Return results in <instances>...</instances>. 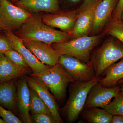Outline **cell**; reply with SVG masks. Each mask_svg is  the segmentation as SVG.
<instances>
[{
  "label": "cell",
  "mask_w": 123,
  "mask_h": 123,
  "mask_svg": "<svg viewBox=\"0 0 123 123\" xmlns=\"http://www.w3.org/2000/svg\"><path fill=\"white\" fill-rule=\"evenodd\" d=\"M103 33L111 36L123 44V22L121 20L110 21Z\"/></svg>",
  "instance_id": "7402d4cb"
},
{
  "label": "cell",
  "mask_w": 123,
  "mask_h": 123,
  "mask_svg": "<svg viewBox=\"0 0 123 123\" xmlns=\"http://www.w3.org/2000/svg\"><path fill=\"white\" fill-rule=\"evenodd\" d=\"M29 110L32 114H43L52 115L50 110L37 92L30 88Z\"/></svg>",
  "instance_id": "44dd1931"
},
{
  "label": "cell",
  "mask_w": 123,
  "mask_h": 123,
  "mask_svg": "<svg viewBox=\"0 0 123 123\" xmlns=\"http://www.w3.org/2000/svg\"><path fill=\"white\" fill-rule=\"evenodd\" d=\"M111 123H123V116H113Z\"/></svg>",
  "instance_id": "f546056e"
},
{
  "label": "cell",
  "mask_w": 123,
  "mask_h": 123,
  "mask_svg": "<svg viewBox=\"0 0 123 123\" xmlns=\"http://www.w3.org/2000/svg\"><path fill=\"white\" fill-rule=\"evenodd\" d=\"M20 28L17 35L22 39L37 40L51 45L70 39L67 32L49 26L41 18L32 15Z\"/></svg>",
  "instance_id": "6da1fadb"
},
{
  "label": "cell",
  "mask_w": 123,
  "mask_h": 123,
  "mask_svg": "<svg viewBox=\"0 0 123 123\" xmlns=\"http://www.w3.org/2000/svg\"><path fill=\"white\" fill-rule=\"evenodd\" d=\"M120 20H121V21L123 22V11H122V13H121Z\"/></svg>",
  "instance_id": "e575fe53"
},
{
  "label": "cell",
  "mask_w": 123,
  "mask_h": 123,
  "mask_svg": "<svg viewBox=\"0 0 123 123\" xmlns=\"http://www.w3.org/2000/svg\"><path fill=\"white\" fill-rule=\"evenodd\" d=\"M123 58V44L118 40H106L91 57L95 77L102 76L107 69Z\"/></svg>",
  "instance_id": "3957f363"
},
{
  "label": "cell",
  "mask_w": 123,
  "mask_h": 123,
  "mask_svg": "<svg viewBox=\"0 0 123 123\" xmlns=\"http://www.w3.org/2000/svg\"><path fill=\"white\" fill-rule=\"evenodd\" d=\"M4 31L10 40L13 49L21 55L26 63L31 69L33 72L32 75L37 76L41 75L47 71L50 68V66L44 64L40 61L24 46L22 40L21 38L11 31Z\"/></svg>",
  "instance_id": "ba28073f"
},
{
  "label": "cell",
  "mask_w": 123,
  "mask_h": 123,
  "mask_svg": "<svg viewBox=\"0 0 123 123\" xmlns=\"http://www.w3.org/2000/svg\"><path fill=\"white\" fill-rule=\"evenodd\" d=\"M104 109L112 116H123V94L120 92Z\"/></svg>",
  "instance_id": "603a6c76"
},
{
  "label": "cell",
  "mask_w": 123,
  "mask_h": 123,
  "mask_svg": "<svg viewBox=\"0 0 123 123\" xmlns=\"http://www.w3.org/2000/svg\"><path fill=\"white\" fill-rule=\"evenodd\" d=\"M30 101V89L26 77L22 78L17 84L16 105L23 123H32L29 110Z\"/></svg>",
  "instance_id": "5bb4252c"
},
{
  "label": "cell",
  "mask_w": 123,
  "mask_h": 123,
  "mask_svg": "<svg viewBox=\"0 0 123 123\" xmlns=\"http://www.w3.org/2000/svg\"><path fill=\"white\" fill-rule=\"evenodd\" d=\"M3 54L14 64L20 68L27 69L29 67L21 55L14 49L7 51Z\"/></svg>",
  "instance_id": "cb8c5ba5"
},
{
  "label": "cell",
  "mask_w": 123,
  "mask_h": 123,
  "mask_svg": "<svg viewBox=\"0 0 123 123\" xmlns=\"http://www.w3.org/2000/svg\"><path fill=\"white\" fill-rule=\"evenodd\" d=\"M31 117L32 122L36 123H57L52 115L41 113L32 114Z\"/></svg>",
  "instance_id": "484cf974"
},
{
  "label": "cell",
  "mask_w": 123,
  "mask_h": 123,
  "mask_svg": "<svg viewBox=\"0 0 123 123\" xmlns=\"http://www.w3.org/2000/svg\"><path fill=\"white\" fill-rule=\"evenodd\" d=\"M96 7L78 14L73 28L70 32L68 33L70 39L88 35L91 33Z\"/></svg>",
  "instance_id": "9a60e30c"
},
{
  "label": "cell",
  "mask_w": 123,
  "mask_h": 123,
  "mask_svg": "<svg viewBox=\"0 0 123 123\" xmlns=\"http://www.w3.org/2000/svg\"><path fill=\"white\" fill-rule=\"evenodd\" d=\"M123 83V78L120 79L118 82V85H120V84H122Z\"/></svg>",
  "instance_id": "836d02e7"
},
{
  "label": "cell",
  "mask_w": 123,
  "mask_h": 123,
  "mask_svg": "<svg viewBox=\"0 0 123 123\" xmlns=\"http://www.w3.org/2000/svg\"><path fill=\"white\" fill-rule=\"evenodd\" d=\"M123 78V58L107 69L98 82L104 87H114L117 86L118 82Z\"/></svg>",
  "instance_id": "d6986e66"
},
{
  "label": "cell",
  "mask_w": 123,
  "mask_h": 123,
  "mask_svg": "<svg viewBox=\"0 0 123 123\" xmlns=\"http://www.w3.org/2000/svg\"><path fill=\"white\" fill-rule=\"evenodd\" d=\"M79 116L89 123H111L113 116L104 108L92 107L83 109Z\"/></svg>",
  "instance_id": "ffe728a7"
},
{
  "label": "cell",
  "mask_w": 123,
  "mask_h": 123,
  "mask_svg": "<svg viewBox=\"0 0 123 123\" xmlns=\"http://www.w3.org/2000/svg\"><path fill=\"white\" fill-rule=\"evenodd\" d=\"M120 91L123 94V83L120 84Z\"/></svg>",
  "instance_id": "1f68e13d"
},
{
  "label": "cell",
  "mask_w": 123,
  "mask_h": 123,
  "mask_svg": "<svg viewBox=\"0 0 123 123\" xmlns=\"http://www.w3.org/2000/svg\"><path fill=\"white\" fill-rule=\"evenodd\" d=\"M17 86L14 79L0 83V105L11 111L15 110Z\"/></svg>",
  "instance_id": "ac0fdd59"
},
{
  "label": "cell",
  "mask_w": 123,
  "mask_h": 123,
  "mask_svg": "<svg viewBox=\"0 0 123 123\" xmlns=\"http://www.w3.org/2000/svg\"><path fill=\"white\" fill-rule=\"evenodd\" d=\"M102 0H84L83 3L76 10L78 14H79L87 10L96 7Z\"/></svg>",
  "instance_id": "83f0119b"
},
{
  "label": "cell",
  "mask_w": 123,
  "mask_h": 123,
  "mask_svg": "<svg viewBox=\"0 0 123 123\" xmlns=\"http://www.w3.org/2000/svg\"><path fill=\"white\" fill-rule=\"evenodd\" d=\"M69 3L72 4H76L80 2L81 0H66Z\"/></svg>",
  "instance_id": "4dcf8cb0"
},
{
  "label": "cell",
  "mask_w": 123,
  "mask_h": 123,
  "mask_svg": "<svg viewBox=\"0 0 123 123\" xmlns=\"http://www.w3.org/2000/svg\"><path fill=\"white\" fill-rule=\"evenodd\" d=\"M0 123H6L1 118H0Z\"/></svg>",
  "instance_id": "d590c367"
},
{
  "label": "cell",
  "mask_w": 123,
  "mask_h": 123,
  "mask_svg": "<svg viewBox=\"0 0 123 123\" xmlns=\"http://www.w3.org/2000/svg\"><path fill=\"white\" fill-rule=\"evenodd\" d=\"M2 31H4V30L2 29V28L0 26V32Z\"/></svg>",
  "instance_id": "8d00e7d4"
},
{
  "label": "cell",
  "mask_w": 123,
  "mask_h": 123,
  "mask_svg": "<svg viewBox=\"0 0 123 123\" xmlns=\"http://www.w3.org/2000/svg\"><path fill=\"white\" fill-rule=\"evenodd\" d=\"M22 40L24 46L44 64L52 67L58 63L61 55L51 45L37 40Z\"/></svg>",
  "instance_id": "30bf717a"
},
{
  "label": "cell",
  "mask_w": 123,
  "mask_h": 123,
  "mask_svg": "<svg viewBox=\"0 0 123 123\" xmlns=\"http://www.w3.org/2000/svg\"><path fill=\"white\" fill-rule=\"evenodd\" d=\"M120 92V88L118 86L104 87L98 82L90 91L84 109L92 107L104 108Z\"/></svg>",
  "instance_id": "9c48e42d"
},
{
  "label": "cell",
  "mask_w": 123,
  "mask_h": 123,
  "mask_svg": "<svg viewBox=\"0 0 123 123\" xmlns=\"http://www.w3.org/2000/svg\"><path fill=\"white\" fill-rule=\"evenodd\" d=\"M78 15L76 10H65L45 14L42 16V19L49 26L68 33L73 28Z\"/></svg>",
  "instance_id": "8fae6325"
},
{
  "label": "cell",
  "mask_w": 123,
  "mask_h": 123,
  "mask_svg": "<svg viewBox=\"0 0 123 123\" xmlns=\"http://www.w3.org/2000/svg\"><path fill=\"white\" fill-rule=\"evenodd\" d=\"M119 0H102L95 7L91 33L100 32L110 22Z\"/></svg>",
  "instance_id": "4fadbf2b"
},
{
  "label": "cell",
  "mask_w": 123,
  "mask_h": 123,
  "mask_svg": "<svg viewBox=\"0 0 123 123\" xmlns=\"http://www.w3.org/2000/svg\"><path fill=\"white\" fill-rule=\"evenodd\" d=\"M33 76L42 82L59 102L63 101L65 98L68 84L74 83L72 79L59 63L51 67L44 73Z\"/></svg>",
  "instance_id": "5b68a950"
},
{
  "label": "cell",
  "mask_w": 123,
  "mask_h": 123,
  "mask_svg": "<svg viewBox=\"0 0 123 123\" xmlns=\"http://www.w3.org/2000/svg\"><path fill=\"white\" fill-rule=\"evenodd\" d=\"M29 88L35 91L50 110L57 123H63L59 111V108L55 98L48 88L37 78L31 75L26 77Z\"/></svg>",
  "instance_id": "7c38bea8"
},
{
  "label": "cell",
  "mask_w": 123,
  "mask_h": 123,
  "mask_svg": "<svg viewBox=\"0 0 123 123\" xmlns=\"http://www.w3.org/2000/svg\"><path fill=\"white\" fill-rule=\"evenodd\" d=\"M31 15L29 11L7 0H0V26L4 31L13 32Z\"/></svg>",
  "instance_id": "52a82bcc"
},
{
  "label": "cell",
  "mask_w": 123,
  "mask_h": 123,
  "mask_svg": "<svg viewBox=\"0 0 123 123\" xmlns=\"http://www.w3.org/2000/svg\"><path fill=\"white\" fill-rule=\"evenodd\" d=\"M0 32V53H4L7 51L13 49L10 40L4 31Z\"/></svg>",
  "instance_id": "4316f807"
},
{
  "label": "cell",
  "mask_w": 123,
  "mask_h": 123,
  "mask_svg": "<svg viewBox=\"0 0 123 123\" xmlns=\"http://www.w3.org/2000/svg\"><path fill=\"white\" fill-rule=\"evenodd\" d=\"M27 73L14 64L3 53H0V83L15 79Z\"/></svg>",
  "instance_id": "e0dca14e"
},
{
  "label": "cell",
  "mask_w": 123,
  "mask_h": 123,
  "mask_svg": "<svg viewBox=\"0 0 123 123\" xmlns=\"http://www.w3.org/2000/svg\"><path fill=\"white\" fill-rule=\"evenodd\" d=\"M58 63L73 81L74 83L90 81L96 77L91 62L85 63L69 55H61Z\"/></svg>",
  "instance_id": "8992f818"
},
{
  "label": "cell",
  "mask_w": 123,
  "mask_h": 123,
  "mask_svg": "<svg viewBox=\"0 0 123 123\" xmlns=\"http://www.w3.org/2000/svg\"><path fill=\"white\" fill-rule=\"evenodd\" d=\"M123 10V0H119L118 2L112 13L110 21L120 20L121 13Z\"/></svg>",
  "instance_id": "f1b7e54d"
},
{
  "label": "cell",
  "mask_w": 123,
  "mask_h": 123,
  "mask_svg": "<svg viewBox=\"0 0 123 123\" xmlns=\"http://www.w3.org/2000/svg\"><path fill=\"white\" fill-rule=\"evenodd\" d=\"M101 78V77H95L90 81L83 83H71L68 99L63 108L67 123H74L78 119L84 109L90 91Z\"/></svg>",
  "instance_id": "277c9868"
},
{
  "label": "cell",
  "mask_w": 123,
  "mask_h": 123,
  "mask_svg": "<svg viewBox=\"0 0 123 123\" xmlns=\"http://www.w3.org/2000/svg\"><path fill=\"white\" fill-rule=\"evenodd\" d=\"M105 34L84 36L61 43H54L52 47L60 55L72 56L85 63L91 62L90 53Z\"/></svg>",
  "instance_id": "7a4b0ae2"
},
{
  "label": "cell",
  "mask_w": 123,
  "mask_h": 123,
  "mask_svg": "<svg viewBox=\"0 0 123 123\" xmlns=\"http://www.w3.org/2000/svg\"><path fill=\"white\" fill-rule=\"evenodd\" d=\"M15 4L33 12L44 11L54 13L60 11L59 0H18Z\"/></svg>",
  "instance_id": "2e32d148"
},
{
  "label": "cell",
  "mask_w": 123,
  "mask_h": 123,
  "mask_svg": "<svg viewBox=\"0 0 123 123\" xmlns=\"http://www.w3.org/2000/svg\"><path fill=\"white\" fill-rule=\"evenodd\" d=\"M0 117L6 123H22V121L18 118L10 110L5 109L0 105Z\"/></svg>",
  "instance_id": "d4e9b609"
},
{
  "label": "cell",
  "mask_w": 123,
  "mask_h": 123,
  "mask_svg": "<svg viewBox=\"0 0 123 123\" xmlns=\"http://www.w3.org/2000/svg\"><path fill=\"white\" fill-rule=\"evenodd\" d=\"M7 0L13 4V3L15 4V2H17L18 0Z\"/></svg>",
  "instance_id": "d6a6232c"
}]
</instances>
